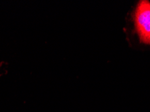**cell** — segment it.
Segmentation results:
<instances>
[{"label":"cell","instance_id":"cell-1","mask_svg":"<svg viewBox=\"0 0 150 112\" xmlns=\"http://www.w3.org/2000/svg\"><path fill=\"white\" fill-rule=\"evenodd\" d=\"M132 32L140 45L150 46V1L139 0L130 14Z\"/></svg>","mask_w":150,"mask_h":112}]
</instances>
